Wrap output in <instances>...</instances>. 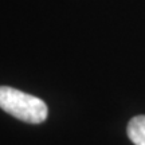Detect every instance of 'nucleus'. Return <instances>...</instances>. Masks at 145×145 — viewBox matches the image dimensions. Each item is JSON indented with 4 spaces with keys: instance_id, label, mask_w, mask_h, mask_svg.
<instances>
[{
    "instance_id": "f257e3e1",
    "label": "nucleus",
    "mask_w": 145,
    "mask_h": 145,
    "mask_svg": "<svg viewBox=\"0 0 145 145\" xmlns=\"http://www.w3.org/2000/svg\"><path fill=\"white\" fill-rule=\"evenodd\" d=\"M0 108L28 124H40L47 118V105L35 95L10 86H0Z\"/></svg>"
},
{
    "instance_id": "f03ea898",
    "label": "nucleus",
    "mask_w": 145,
    "mask_h": 145,
    "mask_svg": "<svg viewBox=\"0 0 145 145\" xmlns=\"http://www.w3.org/2000/svg\"><path fill=\"white\" fill-rule=\"evenodd\" d=\"M128 137L135 145H145V116H136L128 124Z\"/></svg>"
}]
</instances>
